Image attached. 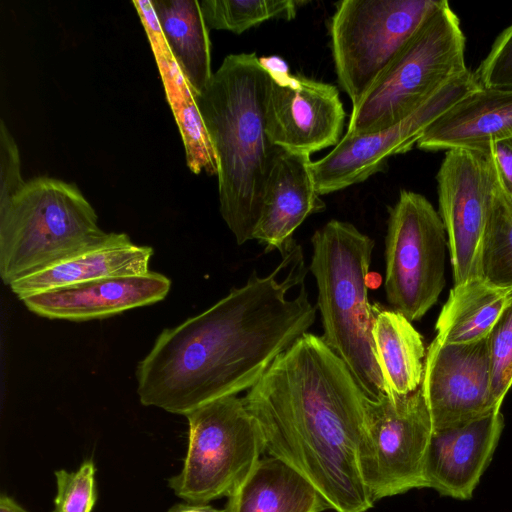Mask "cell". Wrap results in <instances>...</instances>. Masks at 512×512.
<instances>
[{
	"label": "cell",
	"instance_id": "cell-23",
	"mask_svg": "<svg viewBox=\"0 0 512 512\" xmlns=\"http://www.w3.org/2000/svg\"><path fill=\"white\" fill-rule=\"evenodd\" d=\"M512 290L483 277L453 286L435 324V338L444 344H466L488 337Z\"/></svg>",
	"mask_w": 512,
	"mask_h": 512
},
{
	"label": "cell",
	"instance_id": "cell-31",
	"mask_svg": "<svg viewBox=\"0 0 512 512\" xmlns=\"http://www.w3.org/2000/svg\"><path fill=\"white\" fill-rule=\"evenodd\" d=\"M258 60L272 80H281L291 75L287 63L279 56H263Z\"/></svg>",
	"mask_w": 512,
	"mask_h": 512
},
{
	"label": "cell",
	"instance_id": "cell-30",
	"mask_svg": "<svg viewBox=\"0 0 512 512\" xmlns=\"http://www.w3.org/2000/svg\"><path fill=\"white\" fill-rule=\"evenodd\" d=\"M485 153L492 159L500 188L512 198V136L491 143Z\"/></svg>",
	"mask_w": 512,
	"mask_h": 512
},
{
	"label": "cell",
	"instance_id": "cell-19",
	"mask_svg": "<svg viewBox=\"0 0 512 512\" xmlns=\"http://www.w3.org/2000/svg\"><path fill=\"white\" fill-rule=\"evenodd\" d=\"M153 249L135 244L125 233H110L102 244L69 257L10 285L13 293L26 296L109 277L149 272Z\"/></svg>",
	"mask_w": 512,
	"mask_h": 512
},
{
	"label": "cell",
	"instance_id": "cell-14",
	"mask_svg": "<svg viewBox=\"0 0 512 512\" xmlns=\"http://www.w3.org/2000/svg\"><path fill=\"white\" fill-rule=\"evenodd\" d=\"M265 116L273 146L308 155L336 146L345 122L337 87L292 74L271 79Z\"/></svg>",
	"mask_w": 512,
	"mask_h": 512
},
{
	"label": "cell",
	"instance_id": "cell-33",
	"mask_svg": "<svg viewBox=\"0 0 512 512\" xmlns=\"http://www.w3.org/2000/svg\"><path fill=\"white\" fill-rule=\"evenodd\" d=\"M0 512H28L12 497L2 494L0 496Z\"/></svg>",
	"mask_w": 512,
	"mask_h": 512
},
{
	"label": "cell",
	"instance_id": "cell-29",
	"mask_svg": "<svg viewBox=\"0 0 512 512\" xmlns=\"http://www.w3.org/2000/svg\"><path fill=\"white\" fill-rule=\"evenodd\" d=\"M25 184L21 175L18 146L2 119L0 122V206L8 203Z\"/></svg>",
	"mask_w": 512,
	"mask_h": 512
},
{
	"label": "cell",
	"instance_id": "cell-11",
	"mask_svg": "<svg viewBox=\"0 0 512 512\" xmlns=\"http://www.w3.org/2000/svg\"><path fill=\"white\" fill-rule=\"evenodd\" d=\"M436 178L456 286L482 277L484 233L499 182L489 154L466 149L447 150Z\"/></svg>",
	"mask_w": 512,
	"mask_h": 512
},
{
	"label": "cell",
	"instance_id": "cell-24",
	"mask_svg": "<svg viewBox=\"0 0 512 512\" xmlns=\"http://www.w3.org/2000/svg\"><path fill=\"white\" fill-rule=\"evenodd\" d=\"M481 276L496 287L512 290V198L500 186L484 233Z\"/></svg>",
	"mask_w": 512,
	"mask_h": 512
},
{
	"label": "cell",
	"instance_id": "cell-22",
	"mask_svg": "<svg viewBox=\"0 0 512 512\" xmlns=\"http://www.w3.org/2000/svg\"><path fill=\"white\" fill-rule=\"evenodd\" d=\"M372 336L385 394L405 396L420 388L426 351L411 321L397 311L376 308Z\"/></svg>",
	"mask_w": 512,
	"mask_h": 512
},
{
	"label": "cell",
	"instance_id": "cell-15",
	"mask_svg": "<svg viewBox=\"0 0 512 512\" xmlns=\"http://www.w3.org/2000/svg\"><path fill=\"white\" fill-rule=\"evenodd\" d=\"M170 287L167 276L149 271L49 290L20 300L28 310L45 318L88 321L159 302Z\"/></svg>",
	"mask_w": 512,
	"mask_h": 512
},
{
	"label": "cell",
	"instance_id": "cell-18",
	"mask_svg": "<svg viewBox=\"0 0 512 512\" xmlns=\"http://www.w3.org/2000/svg\"><path fill=\"white\" fill-rule=\"evenodd\" d=\"M512 136V90L480 87L440 115L416 145L427 151L466 149L485 153Z\"/></svg>",
	"mask_w": 512,
	"mask_h": 512
},
{
	"label": "cell",
	"instance_id": "cell-13",
	"mask_svg": "<svg viewBox=\"0 0 512 512\" xmlns=\"http://www.w3.org/2000/svg\"><path fill=\"white\" fill-rule=\"evenodd\" d=\"M487 338L466 344H444L434 338L430 343L421 389L433 431L458 427L500 410L491 402Z\"/></svg>",
	"mask_w": 512,
	"mask_h": 512
},
{
	"label": "cell",
	"instance_id": "cell-8",
	"mask_svg": "<svg viewBox=\"0 0 512 512\" xmlns=\"http://www.w3.org/2000/svg\"><path fill=\"white\" fill-rule=\"evenodd\" d=\"M439 0H342L329 24L338 83L357 105Z\"/></svg>",
	"mask_w": 512,
	"mask_h": 512
},
{
	"label": "cell",
	"instance_id": "cell-1",
	"mask_svg": "<svg viewBox=\"0 0 512 512\" xmlns=\"http://www.w3.org/2000/svg\"><path fill=\"white\" fill-rule=\"evenodd\" d=\"M267 276L247 282L202 313L164 329L136 368L144 406L189 412L249 390L272 362L313 325L308 267L296 241Z\"/></svg>",
	"mask_w": 512,
	"mask_h": 512
},
{
	"label": "cell",
	"instance_id": "cell-7",
	"mask_svg": "<svg viewBox=\"0 0 512 512\" xmlns=\"http://www.w3.org/2000/svg\"><path fill=\"white\" fill-rule=\"evenodd\" d=\"M185 416L187 452L168 487L186 502L207 504L228 497L264 452L258 422L236 395L211 401Z\"/></svg>",
	"mask_w": 512,
	"mask_h": 512
},
{
	"label": "cell",
	"instance_id": "cell-2",
	"mask_svg": "<svg viewBox=\"0 0 512 512\" xmlns=\"http://www.w3.org/2000/svg\"><path fill=\"white\" fill-rule=\"evenodd\" d=\"M366 398L344 361L307 332L243 401L269 456L305 476L336 512H366L374 505L358 466Z\"/></svg>",
	"mask_w": 512,
	"mask_h": 512
},
{
	"label": "cell",
	"instance_id": "cell-12",
	"mask_svg": "<svg viewBox=\"0 0 512 512\" xmlns=\"http://www.w3.org/2000/svg\"><path fill=\"white\" fill-rule=\"evenodd\" d=\"M480 87L475 72L468 69L402 121L370 134L344 135L327 155L312 163L318 194L342 190L381 171L391 156L409 151L430 124Z\"/></svg>",
	"mask_w": 512,
	"mask_h": 512
},
{
	"label": "cell",
	"instance_id": "cell-4",
	"mask_svg": "<svg viewBox=\"0 0 512 512\" xmlns=\"http://www.w3.org/2000/svg\"><path fill=\"white\" fill-rule=\"evenodd\" d=\"M308 267L317 289L325 344L340 357L365 396L385 394L372 329L376 307L368 300L367 276L375 245L353 224L332 219L311 237Z\"/></svg>",
	"mask_w": 512,
	"mask_h": 512
},
{
	"label": "cell",
	"instance_id": "cell-32",
	"mask_svg": "<svg viewBox=\"0 0 512 512\" xmlns=\"http://www.w3.org/2000/svg\"><path fill=\"white\" fill-rule=\"evenodd\" d=\"M167 512H226V509H219L208 503L203 504L184 501L183 503L173 505Z\"/></svg>",
	"mask_w": 512,
	"mask_h": 512
},
{
	"label": "cell",
	"instance_id": "cell-27",
	"mask_svg": "<svg viewBox=\"0 0 512 512\" xmlns=\"http://www.w3.org/2000/svg\"><path fill=\"white\" fill-rule=\"evenodd\" d=\"M96 466L86 459L73 471L54 472L56 494L51 512H92L97 501Z\"/></svg>",
	"mask_w": 512,
	"mask_h": 512
},
{
	"label": "cell",
	"instance_id": "cell-21",
	"mask_svg": "<svg viewBox=\"0 0 512 512\" xmlns=\"http://www.w3.org/2000/svg\"><path fill=\"white\" fill-rule=\"evenodd\" d=\"M158 29L192 96L209 84L211 45L199 1L155 0L150 2Z\"/></svg>",
	"mask_w": 512,
	"mask_h": 512
},
{
	"label": "cell",
	"instance_id": "cell-5",
	"mask_svg": "<svg viewBox=\"0 0 512 512\" xmlns=\"http://www.w3.org/2000/svg\"><path fill=\"white\" fill-rule=\"evenodd\" d=\"M109 236L74 184L34 178L0 206L1 279L10 286L102 244Z\"/></svg>",
	"mask_w": 512,
	"mask_h": 512
},
{
	"label": "cell",
	"instance_id": "cell-16",
	"mask_svg": "<svg viewBox=\"0 0 512 512\" xmlns=\"http://www.w3.org/2000/svg\"><path fill=\"white\" fill-rule=\"evenodd\" d=\"M503 428L504 417L494 410L464 425L433 431L425 464L427 488L454 499H470Z\"/></svg>",
	"mask_w": 512,
	"mask_h": 512
},
{
	"label": "cell",
	"instance_id": "cell-6",
	"mask_svg": "<svg viewBox=\"0 0 512 512\" xmlns=\"http://www.w3.org/2000/svg\"><path fill=\"white\" fill-rule=\"evenodd\" d=\"M465 36L445 0L428 14L383 74L352 107L347 136L386 129L421 107L464 73Z\"/></svg>",
	"mask_w": 512,
	"mask_h": 512
},
{
	"label": "cell",
	"instance_id": "cell-25",
	"mask_svg": "<svg viewBox=\"0 0 512 512\" xmlns=\"http://www.w3.org/2000/svg\"><path fill=\"white\" fill-rule=\"evenodd\" d=\"M306 1L294 0H203L199 1L208 29L235 34L270 19L291 20Z\"/></svg>",
	"mask_w": 512,
	"mask_h": 512
},
{
	"label": "cell",
	"instance_id": "cell-10",
	"mask_svg": "<svg viewBox=\"0 0 512 512\" xmlns=\"http://www.w3.org/2000/svg\"><path fill=\"white\" fill-rule=\"evenodd\" d=\"M433 427L421 387L405 396L366 398L358 466L375 503L415 488H427L425 464Z\"/></svg>",
	"mask_w": 512,
	"mask_h": 512
},
{
	"label": "cell",
	"instance_id": "cell-26",
	"mask_svg": "<svg viewBox=\"0 0 512 512\" xmlns=\"http://www.w3.org/2000/svg\"><path fill=\"white\" fill-rule=\"evenodd\" d=\"M487 339L491 402L500 409L512 386V291Z\"/></svg>",
	"mask_w": 512,
	"mask_h": 512
},
{
	"label": "cell",
	"instance_id": "cell-28",
	"mask_svg": "<svg viewBox=\"0 0 512 512\" xmlns=\"http://www.w3.org/2000/svg\"><path fill=\"white\" fill-rule=\"evenodd\" d=\"M475 74L484 88L512 90V24L496 38Z\"/></svg>",
	"mask_w": 512,
	"mask_h": 512
},
{
	"label": "cell",
	"instance_id": "cell-9",
	"mask_svg": "<svg viewBox=\"0 0 512 512\" xmlns=\"http://www.w3.org/2000/svg\"><path fill=\"white\" fill-rule=\"evenodd\" d=\"M448 241L439 213L423 195L402 190L389 209L385 238V293L408 320L421 319L445 286Z\"/></svg>",
	"mask_w": 512,
	"mask_h": 512
},
{
	"label": "cell",
	"instance_id": "cell-3",
	"mask_svg": "<svg viewBox=\"0 0 512 512\" xmlns=\"http://www.w3.org/2000/svg\"><path fill=\"white\" fill-rule=\"evenodd\" d=\"M258 58L227 55L192 96L216 156L220 213L239 245L253 239L277 148L266 132L271 79Z\"/></svg>",
	"mask_w": 512,
	"mask_h": 512
},
{
	"label": "cell",
	"instance_id": "cell-17",
	"mask_svg": "<svg viewBox=\"0 0 512 512\" xmlns=\"http://www.w3.org/2000/svg\"><path fill=\"white\" fill-rule=\"evenodd\" d=\"M310 156L276 148L253 235L266 253L278 250L284 254L303 221L325 209L316 190Z\"/></svg>",
	"mask_w": 512,
	"mask_h": 512
},
{
	"label": "cell",
	"instance_id": "cell-34",
	"mask_svg": "<svg viewBox=\"0 0 512 512\" xmlns=\"http://www.w3.org/2000/svg\"><path fill=\"white\" fill-rule=\"evenodd\" d=\"M372 276L371 277V274L368 273V276H367V286L368 288H377L379 287V285L381 284V277L380 275H378L377 273H372Z\"/></svg>",
	"mask_w": 512,
	"mask_h": 512
},
{
	"label": "cell",
	"instance_id": "cell-20",
	"mask_svg": "<svg viewBox=\"0 0 512 512\" xmlns=\"http://www.w3.org/2000/svg\"><path fill=\"white\" fill-rule=\"evenodd\" d=\"M226 512H322L330 505L305 476L285 461L260 459L228 496Z\"/></svg>",
	"mask_w": 512,
	"mask_h": 512
}]
</instances>
